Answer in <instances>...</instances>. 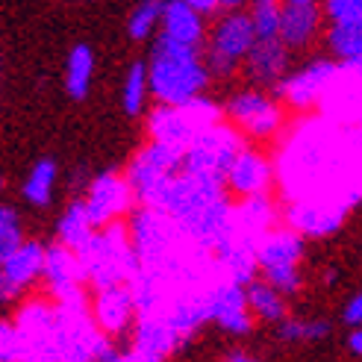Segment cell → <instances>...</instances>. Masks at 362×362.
<instances>
[{
    "label": "cell",
    "instance_id": "30",
    "mask_svg": "<svg viewBox=\"0 0 362 362\" xmlns=\"http://www.w3.org/2000/svg\"><path fill=\"white\" fill-rule=\"evenodd\" d=\"M24 242V227L21 230H6V233H0V265H4L9 259V253Z\"/></svg>",
    "mask_w": 362,
    "mask_h": 362
},
{
    "label": "cell",
    "instance_id": "20",
    "mask_svg": "<svg viewBox=\"0 0 362 362\" xmlns=\"http://www.w3.org/2000/svg\"><path fill=\"white\" fill-rule=\"evenodd\" d=\"M95 50L86 42L74 45L65 59V92L71 100H86L92 92V80H95Z\"/></svg>",
    "mask_w": 362,
    "mask_h": 362
},
{
    "label": "cell",
    "instance_id": "23",
    "mask_svg": "<svg viewBox=\"0 0 362 362\" xmlns=\"http://www.w3.org/2000/svg\"><path fill=\"white\" fill-rule=\"evenodd\" d=\"M330 57L341 68H359L362 62V21H333L327 30Z\"/></svg>",
    "mask_w": 362,
    "mask_h": 362
},
{
    "label": "cell",
    "instance_id": "25",
    "mask_svg": "<svg viewBox=\"0 0 362 362\" xmlns=\"http://www.w3.org/2000/svg\"><path fill=\"white\" fill-rule=\"evenodd\" d=\"M148 100H151V86H148V65L141 59H136L130 65L124 77V88H121V106L130 118H139L144 110H148Z\"/></svg>",
    "mask_w": 362,
    "mask_h": 362
},
{
    "label": "cell",
    "instance_id": "39",
    "mask_svg": "<svg viewBox=\"0 0 362 362\" xmlns=\"http://www.w3.org/2000/svg\"><path fill=\"white\" fill-rule=\"evenodd\" d=\"M0 189H4V177H0Z\"/></svg>",
    "mask_w": 362,
    "mask_h": 362
},
{
    "label": "cell",
    "instance_id": "14",
    "mask_svg": "<svg viewBox=\"0 0 362 362\" xmlns=\"http://www.w3.org/2000/svg\"><path fill=\"white\" fill-rule=\"evenodd\" d=\"M324 24V15L318 4H286L283 0V12H280V27H277V39L288 50H303L310 47Z\"/></svg>",
    "mask_w": 362,
    "mask_h": 362
},
{
    "label": "cell",
    "instance_id": "19",
    "mask_svg": "<svg viewBox=\"0 0 362 362\" xmlns=\"http://www.w3.org/2000/svg\"><path fill=\"white\" fill-rule=\"evenodd\" d=\"M42 268H45V245L33 242V239H24L9 253V259L0 265V271H4L21 292H27L33 283L42 280Z\"/></svg>",
    "mask_w": 362,
    "mask_h": 362
},
{
    "label": "cell",
    "instance_id": "12",
    "mask_svg": "<svg viewBox=\"0 0 362 362\" xmlns=\"http://www.w3.org/2000/svg\"><path fill=\"white\" fill-rule=\"evenodd\" d=\"M206 321H215L230 336H247L253 327V315L247 310L242 283L230 280L215 286L206 295Z\"/></svg>",
    "mask_w": 362,
    "mask_h": 362
},
{
    "label": "cell",
    "instance_id": "28",
    "mask_svg": "<svg viewBox=\"0 0 362 362\" xmlns=\"http://www.w3.org/2000/svg\"><path fill=\"white\" fill-rule=\"evenodd\" d=\"M280 330L277 336L283 341H298V345H303V341H321L330 336V321H321V318H313V321H303V318H283L277 321Z\"/></svg>",
    "mask_w": 362,
    "mask_h": 362
},
{
    "label": "cell",
    "instance_id": "34",
    "mask_svg": "<svg viewBox=\"0 0 362 362\" xmlns=\"http://www.w3.org/2000/svg\"><path fill=\"white\" fill-rule=\"evenodd\" d=\"M186 4H189L192 9H197L204 18H212V15L221 12V0H186Z\"/></svg>",
    "mask_w": 362,
    "mask_h": 362
},
{
    "label": "cell",
    "instance_id": "17",
    "mask_svg": "<svg viewBox=\"0 0 362 362\" xmlns=\"http://www.w3.org/2000/svg\"><path fill=\"white\" fill-rule=\"evenodd\" d=\"M42 280L57 292L59 298H71L83 283V268L77 250H71L65 245H50L45 247V268H42Z\"/></svg>",
    "mask_w": 362,
    "mask_h": 362
},
{
    "label": "cell",
    "instance_id": "1",
    "mask_svg": "<svg viewBox=\"0 0 362 362\" xmlns=\"http://www.w3.org/2000/svg\"><path fill=\"white\" fill-rule=\"evenodd\" d=\"M144 65H148L151 98H156V103H186L204 95L212 83L204 50L165 39L162 33H156L151 59Z\"/></svg>",
    "mask_w": 362,
    "mask_h": 362
},
{
    "label": "cell",
    "instance_id": "26",
    "mask_svg": "<svg viewBox=\"0 0 362 362\" xmlns=\"http://www.w3.org/2000/svg\"><path fill=\"white\" fill-rule=\"evenodd\" d=\"M162 6L165 0H139L130 21H127V33H130L133 42H148L159 30V18H162Z\"/></svg>",
    "mask_w": 362,
    "mask_h": 362
},
{
    "label": "cell",
    "instance_id": "37",
    "mask_svg": "<svg viewBox=\"0 0 362 362\" xmlns=\"http://www.w3.org/2000/svg\"><path fill=\"white\" fill-rule=\"evenodd\" d=\"M227 359H239V362H245V359H250V356H247L245 351H239V348H236V351H230V354H227Z\"/></svg>",
    "mask_w": 362,
    "mask_h": 362
},
{
    "label": "cell",
    "instance_id": "2",
    "mask_svg": "<svg viewBox=\"0 0 362 362\" xmlns=\"http://www.w3.org/2000/svg\"><path fill=\"white\" fill-rule=\"evenodd\" d=\"M303 253H306V242L300 233H295L292 227L271 230V233H265V239L253 247V265L259 268L265 283L280 288L288 298V295L300 292V286H303V277H300Z\"/></svg>",
    "mask_w": 362,
    "mask_h": 362
},
{
    "label": "cell",
    "instance_id": "4",
    "mask_svg": "<svg viewBox=\"0 0 362 362\" xmlns=\"http://www.w3.org/2000/svg\"><path fill=\"white\" fill-rule=\"evenodd\" d=\"M253 42H257V33H253V24H250L245 6L227 9V15L218 18V24L212 27V33H206L204 47H201L209 74L212 77L236 74V68H242V59Z\"/></svg>",
    "mask_w": 362,
    "mask_h": 362
},
{
    "label": "cell",
    "instance_id": "38",
    "mask_svg": "<svg viewBox=\"0 0 362 362\" xmlns=\"http://www.w3.org/2000/svg\"><path fill=\"white\" fill-rule=\"evenodd\" d=\"M286 4H318V0H286Z\"/></svg>",
    "mask_w": 362,
    "mask_h": 362
},
{
    "label": "cell",
    "instance_id": "33",
    "mask_svg": "<svg viewBox=\"0 0 362 362\" xmlns=\"http://www.w3.org/2000/svg\"><path fill=\"white\" fill-rule=\"evenodd\" d=\"M21 295H24L21 288H18V286L9 280L4 271H0V306H6V303H12V300H18Z\"/></svg>",
    "mask_w": 362,
    "mask_h": 362
},
{
    "label": "cell",
    "instance_id": "7",
    "mask_svg": "<svg viewBox=\"0 0 362 362\" xmlns=\"http://www.w3.org/2000/svg\"><path fill=\"white\" fill-rule=\"evenodd\" d=\"M245 144V136L233 127L230 121H215L212 127L192 139L183 151V168L192 174H204L212 180H221L224 183V171L233 162V156L239 153V148Z\"/></svg>",
    "mask_w": 362,
    "mask_h": 362
},
{
    "label": "cell",
    "instance_id": "35",
    "mask_svg": "<svg viewBox=\"0 0 362 362\" xmlns=\"http://www.w3.org/2000/svg\"><path fill=\"white\" fill-rule=\"evenodd\" d=\"M348 351L354 356H362V330L359 327H351V336H348Z\"/></svg>",
    "mask_w": 362,
    "mask_h": 362
},
{
    "label": "cell",
    "instance_id": "22",
    "mask_svg": "<svg viewBox=\"0 0 362 362\" xmlns=\"http://www.w3.org/2000/svg\"><path fill=\"white\" fill-rule=\"evenodd\" d=\"M57 183H59V165H57V159H39L35 165L30 168V174L24 177V183H21V194H24V201L35 209H45L53 204V192H57Z\"/></svg>",
    "mask_w": 362,
    "mask_h": 362
},
{
    "label": "cell",
    "instance_id": "13",
    "mask_svg": "<svg viewBox=\"0 0 362 362\" xmlns=\"http://www.w3.org/2000/svg\"><path fill=\"white\" fill-rule=\"evenodd\" d=\"M348 204H327V201H295L286 209V221L295 233L310 239H327L345 224Z\"/></svg>",
    "mask_w": 362,
    "mask_h": 362
},
{
    "label": "cell",
    "instance_id": "31",
    "mask_svg": "<svg viewBox=\"0 0 362 362\" xmlns=\"http://www.w3.org/2000/svg\"><path fill=\"white\" fill-rule=\"evenodd\" d=\"M21 212H18L15 206L9 204H0V233H6V230H21Z\"/></svg>",
    "mask_w": 362,
    "mask_h": 362
},
{
    "label": "cell",
    "instance_id": "18",
    "mask_svg": "<svg viewBox=\"0 0 362 362\" xmlns=\"http://www.w3.org/2000/svg\"><path fill=\"white\" fill-rule=\"evenodd\" d=\"M177 345H180V339L165 318L144 315L139 321L136 336H133V354L139 359H165V356H171V351Z\"/></svg>",
    "mask_w": 362,
    "mask_h": 362
},
{
    "label": "cell",
    "instance_id": "10",
    "mask_svg": "<svg viewBox=\"0 0 362 362\" xmlns=\"http://www.w3.org/2000/svg\"><path fill=\"white\" fill-rule=\"evenodd\" d=\"M271 183H274L271 159L245 141L224 171V189L233 197H257V194H268Z\"/></svg>",
    "mask_w": 362,
    "mask_h": 362
},
{
    "label": "cell",
    "instance_id": "21",
    "mask_svg": "<svg viewBox=\"0 0 362 362\" xmlns=\"http://www.w3.org/2000/svg\"><path fill=\"white\" fill-rule=\"evenodd\" d=\"M245 300H247V310L253 318L259 321H268V324H277L288 315V303H286V295L280 288H274L271 283H265L262 277L259 280H247V288H245Z\"/></svg>",
    "mask_w": 362,
    "mask_h": 362
},
{
    "label": "cell",
    "instance_id": "5",
    "mask_svg": "<svg viewBox=\"0 0 362 362\" xmlns=\"http://www.w3.org/2000/svg\"><path fill=\"white\" fill-rule=\"evenodd\" d=\"M183 151L180 144H168V141H153L148 148H141L130 168H127V183H130V192H133V201L141 204V206H153L159 192L165 189L168 180L180 171L183 165Z\"/></svg>",
    "mask_w": 362,
    "mask_h": 362
},
{
    "label": "cell",
    "instance_id": "6",
    "mask_svg": "<svg viewBox=\"0 0 362 362\" xmlns=\"http://www.w3.org/2000/svg\"><path fill=\"white\" fill-rule=\"evenodd\" d=\"M221 115H224V121H230L233 127H236L242 136L257 139V141L274 139L286 124L283 103L277 98H271L259 86H247V88H242V92L230 95Z\"/></svg>",
    "mask_w": 362,
    "mask_h": 362
},
{
    "label": "cell",
    "instance_id": "11",
    "mask_svg": "<svg viewBox=\"0 0 362 362\" xmlns=\"http://www.w3.org/2000/svg\"><path fill=\"white\" fill-rule=\"evenodd\" d=\"M242 65H245V74L253 86L274 88L288 74V68H292V50H288L277 35H268V39H257L250 45Z\"/></svg>",
    "mask_w": 362,
    "mask_h": 362
},
{
    "label": "cell",
    "instance_id": "36",
    "mask_svg": "<svg viewBox=\"0 0 362 362\" xmlns=\"http://www.w3.org/2000/svg\"><path fill=\"white\" fill-rule=\"evenodd\" d=\"M247 0H221V9H242Z\"/></svg>",
    "mask_w": 362,
    "mask_h": 362
},
{
    "label": "cell",
    "instance_id": "32",
    "mask_svg": "<svg viewBox=\"0 0 362 362\" xmlns=\"http://www.w3.org/2000/svg\"><path fill=\"white\" fill-rule=\"evenodd\" d=\"M341 321L348 324V327H359L362 324V295H354L345 306V313H341Z\"/></svg>",
    "mask_w": 362,
    "mask_h": 362
},
{
    "label": "cell",
    "instance_id": "9",
    "mask_svg": "<svg viewBox=\"0 0 362 362\" xmlns=\"http://www.w3.org/2000/svg\"><path fill=\"white\" fill-rule=\"evenodd\" d=\"M133 204H136L133 192H130V183H127L124 174L103 171V174L88 180L83 206H86L88 221H92L95 230H103V227L115 224L124 212H130Z\"/></svg>",
    "mask_w": 362,
    "mask_h": 362
},
{
    "label": "cell",
    "instance_id": "24",
    "mask_svg": "<svg viewBox=\"0 0 362 362\" xmlns=\"http://www.w3.org/2000/svg\"><path fill=\"white\" fill-rule=\"evenodd\" d=\"M95 236V227L88 221V212L83 206V197L71 201L62 212V218L57 224V242L71 247V250H83L88 245V239Z\"/></svg>",
    "mask_w": 362,
    "mask_h": 362
},
{
    "label": "cell",
    "instance_id": "8",
    "mask_svg": "<svg viewBox=\"0 0 362 362\" xmlns=\"http://www.w3.org/2000/svg\"><path fill=\"white\" fill-rule=\"evenodd\" d=\"M341 65L330 57H321V59H313L300 65L298 71L288 68V74L274 86V95L286 103L292 106L295 112H306L313 110V106L330 92V86L336 83Z\"/></svg>",
    "mask_w": 362,
    "mask_h": 362
},
{
    "label": "cell",
    "instance_id": "29",
    "mask_svg": "<svg viewBox=\"0 0 362 362\" xmlns=\"http://www.w3.org/2000/svg\"><path fill=\"white\" fill-rule=\"evenodd\" d=\"M327 21H362V0H318Z\"/></svg>",
    "mask_w": 362,
    "mask_h": 362
},
{
    "label": "cell",
    "instance_id": "16",
    "mask_svg": "<svg viewBox=\"0 0 362 362\" xmlns=\"http://www.w3.org/2000/svg\"><path fill=\"white\" fill-rule=\"evenodd\" d=\"M165 39H174L180 45H192V47H204L206 39V18L192 9L186 0H165L159 18V30Z\"/></svg>",
    "mask_w": 362,
    "mask_h": 362
},
{
    "label": "cell",
    "instance_id": "3",
    "mask_svg": "<svg viewBox=\"0 0 362 362\" xmlns=\"http://www.w3.org/2000/svg\"><path fill=\"white\" fill-rule=\"evenodd\" d=\"M221 106L206 95H197L186 103H159L148 118V133L153 141H168L186 148L192 139L201 136L206 127L221 121Z\"/></svg>",
    "mask_w": 362,
    "mask_h": 362
},
{
    "label": "cell",
    "instance_id": "27",
    "mask_svg": "<svg viewBox=\"0 0 362 362\" xmlns=\"http://www.w3.org/2000/svg\"><path fill=\"white\" fill-rule=\"evenodd\" d=\"M247 18L253 24L257 39H268V35H277L280 27V12H283V0H247L245 4Z\"/></svg>",
    "mask_w": 362,
    "mask_h": 362
},
{
    "label": "cell",
    "instance_id": "15",
    "mask_svg": "<svg viewBox=\"0 0 362 362\" xmlns=\"http://www.w3.org/2000/svg\"><path fill=\"white\" fill-rule=\"evenodd\" d=\"M136 315V298L130 288H124L121 283L100 286V292L95 298V324L100 333L106 336H121L133 324Z\"/></svg>",
    "mask_w": 362,
    "mask_h": 362
}]
</instances>
